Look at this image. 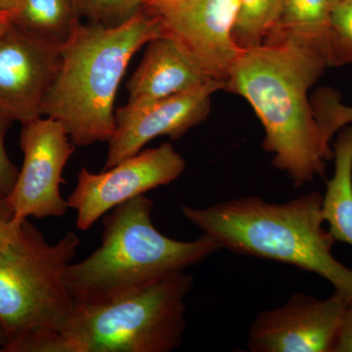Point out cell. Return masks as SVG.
Wrapping results in <instances>:
<instances>
[{
  "label": "cell",
  "instance_id": "obj_1",
  "mask_svg": "<svg viewBox=\"0 0 352 352\" xmlns=\"http://www.w3.org/2000/svg\"><path fill=\"white\" fill-rule=\"evenodd\" d=\"M327 67L314 48L273 38L241 51L226 80L224 89L247 100L261 120L273 166L298 188L325 177L333 157L308 98Z\"/></svg>",
  "mask_w": 352,
  "mask_h": 352
},
{
  "label": "cell",
  "instance_id": "obj_2",
  "mask_svg": "<svg viewBox=\"0 0 352 352\" xmlns=\"http://www.w3.org/2000/svg\"><path fill=\"white\" fill-rule=\"evenodd\" d=\"M322 200L315 191L282 204L249 196L208 207L182 206L180 212L220 249L314 273L349 305L352 270L333 256L336 240L325 226Z\"/></svg>",
  "mask_w": 352,
  "mask_h": 352
},
{
  "label": "cell",
  "instance_id": "obj_3",
  "mask_svg": "<svg viewBox=\"0 0 352 352\" xmlns=\"http://www.w3.org/2000/svg\"><path fill=\"white\" fill-rule=\"evenodd\" d=\"M161 36L156 16L142 9L113 27L80 25L64 44L43 117L64 126L74 145L108 142L115 131V99L132 57Z\"/></svg>",
  "mask_w": 352,
  "mask_h": 352
},
{
  "label": "cell",
  "instance_id": "obj_4",
  "mask_svg": "<svg viewBox=\"0 0 352 352\" xmlns=\"http://www.w3.org/2000/svg\"><path fill=\"white\" fill-rule=\"evenodd\" d=\"M153 207L154 201L141 195L104 215L98 249L69 264L65 272L75 303L97 305L124 298L184 272L221 250L203 234L192 241L164 235L153 224Z\"/></svg>",
  "mask_w": 352,
  "mask_h": 352
},
{
  "label": "cell",
  "instance_id": "obj_5",
  "mask_svg": "<svg viewBox=\"0 0 352 352\" xmlns=\"http://www.w3.org/2000/svg\"><path fill=\"white\" fill-rule=\"evenodd\" d=\"M194 278L180 272L112 302L75 303L50 352H170L182 344Z\"/></svg>",
  "mask_w": 352,
  "mask_h": 352
},
{
  "label": "cell",
  "instance_id": "obj_6",
  "mask_svg": "<svg viewBox=\"0 0 352 352\" xmlns=\"http://www.w3.org/2000/svg\"><path fill=\"white\" fill-rule=\"evenodd\" d=\"M80 240L69 231L50 245L25 219L12 242L0 252V325L7 346L32 333H61L75 307L65 272Z\"/></svg>",
  "mask_w": 352,
  "mask_h": 352
},
{
  "label": "cell",
  "instance_id": "obj_7",
  "mask_svg": "<svg viewBox=\"0 0 352 352\" xmlns=\"http://www.w3.org/2000/svg\"><path fill=\"white\" fill-rule=\"evenodd\" d=\"M161 36L173 41L214 80L226 82L241 50L233 38L239 0H170L146 4Z\"/></svg>",
  "mask_w": 352,
  "mask_h": 352
},
{
  "label": "cell",
  "instance_id": "obj_8",
  "mask_svg": "<svg viewBox=\"0 0 352 352\" xmlns=\"http://www.w3.org/2000/svg\"><path fill=\"white\" fill-rule=\"evenodd\" d=\"M185 170L186 162L170 143L140 151L103 173L82 168L67 200L76 212V227L87 231L120 204L170 184Z\"/></svg>",
  "mask_w": 352,
  "mask_h": 352
},
{
  "label": "cell",
  "instance_id": "obj_9",
  "mask_svg": "<svg viewBox=\"0 0 352 352\" xmlns=\"http://www.w3.org/2000/svg\"><path fill=\"white\" fill-rule=\"evenodd\" d=\"M22 126L20 144L24 163L6 198L12 219L22 221L30 217H63L69 205L60 193V185L64 183V168L76 146L64 126L51 118L41 117Z\"/></svg>",
  "mask_w": 352,
  "mask_h": 352
},
{
  "label": "cell",
  "instance_id": "obj_10",
  "mask_svg": "<svg viewBox=\"0 0 352 352\" xmlns=\"http://www.w3.org/2000/svg\"><path fill=\"white\" fill-rule=\"evenodd\" d=\"M349 305L337 292L326 298L298 292L259 312L248 331L251 352H333Z\"/></svg>",
  "mask_w": 352,
  "mask_h": 352
},
{
  "label": "cell",
  "instance_id": "obj_11",
  "mask_svg": "<svg viewBox=\"0 0 352 352\" xmlns=\"http://www.w3.org/2000/svg\"><path fill=\"white\" fill-rule=\"evenodd\" d=\"M62 47L14 24L0 36V115L22 124L43 117Z\"/></svg>",
  "mask_w": 352,
  "mask_h": 352
},
{
  "label": "cell",
  "instance_id": "obj_12",
  "mask_svg": "<svg viewBox=\"0 0 352 352\" xmlns=\"http://www.w3.org/2000/svg\"><path fill=\"white\" fill-rule=\"evenodd\" d=\"M224 87L226 82L214 80L195 89L142 107L124 106L118 109L115 112V131L108 141L104 170L142 151L153 139L160 136L182 138L207 119L212 109V95Z\"/></svg>",
  "mask_w": 352,
  "mask_h": 352
},
{
  "label": "cell",
  "instance_id": "obj_13",
  "mask_svg": "<svg viewBox=\"0 0 352 352\" xmlns=\"http://www.w3.org/2000/svg\"><path fill=\"white\" fill-rule=\"evenodd\" d=\"M147 45L142 61L127 82L126 107H142L214 80L173 39L159 36Z\"/></svg>",
  "mask_w": 352,
  "mask_h": 352
},
{
  "label": "cell",
  "instance_id": "obj_14",
  "mask_svg": "<svg viewBox=\"0 0 352 352\" xmlns=\"http://www.w3.org/2000/svg\"><path fill=\"white\" fill-rule=\"evenodd\" d=\"M333 152L335 170L326 185L322 214L336 242L352 247V122L339 131Z\"/></svg>",
  "mask_w": 352,
  "mask_h": 352
},
{
  "label": "cell",
  "instance_id": "obj_15",
  "mask_svg": "<svg viewBox=\"0 0 352 352\" xmlns=\"http://www.w3.org/2000/svg\"><path fill=\"white\" fill-rule=\"evenodd\" d=\"M335 2L285 0L279 29L271 38H288L310 46L325 58L330 67V21Z\"/></svg>",
  "mask_w": 352,
  "mask_h": 352
},
{
  "label": "cell",
  "instance_id": "obj_16",
  "mask_svg": "<svg viewBox=\"0 0 352 352\" xmlns=\"http://www.w3.org/2000/svg\"><path fill=\"white\" fill-rule=\"evenodd\" d=\"M73 0H23L13 24L28 34L63 46L82 22Z\"/></svg>",
  "mask_w": 352,
  "mask_h": 352
},
{
  "label": "cell",
  "instance_id": "obj_17",
  "mask_svg": "<svg viewBox=\"0 0 352 352\" xmlns=\"http://www.w3.org/2000/svg\"><path fill=\"white\" fill-rule=\"evenodd\" d=\"M285 0H239L233 38L241 50L261 45L272 38L283 17Z\"/></svg>",
  "mask_w": 352,
  "mask_h": 352
},
{
  "label": "cell",
  "instance_id": "obj_18",
  "mask_svg": "<svg viewBox=\"0 0 352 352\" xmlns=\"http://www.w3.org/2000/svg\"><path fill=\"white\" fill-rule=\"evenodd\" d=\"M147 0H73L80 18L90 23L113 27L133 17L142 10Z\"/></svg>",
  "mask_w": 352,
  "mask_h": 352
},
{
  "label": "cell",
  "instance_id": "obj_19",
  "mask_svg": "<svg viewBox=\"0 0 352 352\" xmlns=\"http://www.w3.org/2000/svg\"><path fill=\"white\" fill-rule=\"evenodd\" d=\"M315 118L326 142L331 145L336 134L352 122V106L340 101V94L331 88L318 90L311 99Z\"/></svg>",
  "mask_w": 352,
  "mask_h": 352
},
{
  "label": "cell",
  "instance_id": "obj_20",
  "mask_svg": "<svg viewBox=\"0 0 352 352\" xmlns=\"http://www.w3.org/2000/svg\"><path fill=\"white\" fill-rule=\"evenodd\" d=\"M330 67L352 64V0H336L330 21Z\"/></svg>",
  "mask_w": 352,
  "mask_h": 352
},
{
  "label": "cell",
  "instance_id": "obj_21",
  "mask_svg": "<svg viewBox=\"0 0 352 352\" xmlns=\"http://www.w3.org/2000/svg\"><path fill=\"white\" fill-rule=\"evenodd\" d=\"M11 120L0 115V198L6 199L12 191L17 180V168L12 164L7 155L4 138Z\"/></svg>",
  "mask_w": 352,
  "mask_h": 352
},
{
  "label": "cell",
  "instance_id": "obj_22",
  "mask_svg": "<svg viewBox=\"0 0 352 352\" xmlns=\"http://www.w3.org/2000/svg\"><path fill=\"white\" fill-rule=\"evenodd\" d=\"M333 352H352V303L347 305Z\"/></svg>",
  "mask_w": 352,
  "mask_h": 352
},
{
  "label": "cell",
  "instance_id": "obj_23",
  "mask_svg": "<svg viewBox=\"0 0 352 352\" xmlns=\"http://www.w3.org/2000/svg\"><path fill=\"white\" fill-rule=\"evenodd\" d=\"M22 221L12 219L8 221L0 222V252H3L16 237Z\"/></svg>",
  "mask_w": 352,
  "mask_h": 352
},
{
  "label": "cell",
  "instance_id": "obj_24",
  "mask_svg": "<svg viewBox=\"0 0 352 352\" xmlns=\"http://www.w3.org/2000/svg\"><path fill=\"white\" fill-rule=\"evenodd\" d=\"M16 13L10 11H0V36L13 25Z\"/></svg>",
  "mask_w": 352,
  "mask_h": 352
},
{
  "label": "cell",
  "instance_id": "obj_25",
  "mask_svg": "<svg viewBox=\"0 0 352 352\" xmlns=\"http://www.w3.org/2000/svg\"><path fill=\"white\" fill-rule=\"evenodd\" d=\"M23 0H0V11L17 13Z\"/></svg>",
  "mask_w": 352,
  "mask_h": 352
},
{
  "label": "cell",
  "instance_id": "obj_26",
  "mask_svg": "<svg viewBox=\"0 0 352 352\" xmlns=\"http://www.w3.org/2000/svg\"><path fill=\"white\" fill-rule=\"evenodd\" d=\"M12 210L9 207L6 199L0 198V222L8 221L12 219Z\"/></svg>",
  "mask_w": 352,
  "mask_h": 352
},
{
  "label": "cell",
  "instance_id": "obj_27",
  "mask_svg": "<svg viewBox=\"0 0 352 352\" xmlns=\"http://www.w3.org/2000/svg\"><path fill=\"white\" fill-rule=\"evenodd\" d=\"M7 342H8V340H7L6 333L4 332L2 326L0 325V351H6Z\"/></svg>",
  "mask_w": 352,
  "mask_h": 352
},
{
  "label": "cell",
  "instance_id": "obj_28",
  "mask_svg": "<svg viewBox=\"0 0 352 352\" xmlns=\"http://www.w3.org/2000/svg\"><path fill=\"white\" fill-rule=\"evenodd\" d=\"M166 1H170V0H147V1H146V3L144 4V6H146V4L159 3V2H166Z\"/></svg>",
  "mask_w": 352,
  "mask_h": 352
}]
</instances>
